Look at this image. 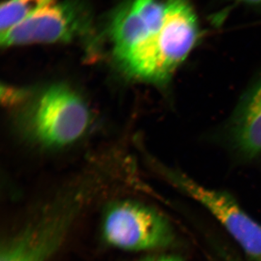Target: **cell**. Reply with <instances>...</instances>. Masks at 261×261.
Masks as SVG:
<instances>
[{
    "instance_id": "8",
    "label": "cell",
    "mask_w": 261,
    "mask_h": 261,
    "mask_svg": "<svg viewBox=\"0 0 261 261\" xmlns=\"http://www.w3.org/2000/svg\"><path fill=\"white\" fill-rule=\"evenodd\" d=\"M55 0H8L0 8L1 34L32 16Z\"/></svg>"
},
{
    "instance_id": "3",
    "label": "cell",
    "mask_w": 261,
    "mask_h": 261,
    "mask_svg": "<svg viewBox=\"0 0 261 261\" xmlns=\"http://www.w3.org/2000/svg\"><path fill=\"white\" fill-rule=\"evenodd\" d=\"M102 232L111 246L132 252L159 250L174 240L165 216L149 206L134 200L116 201L106 207Z\"/></svg>"
},
{
    "instance_id": "7",
    "label": "cell",
    "mask_w": 261,
    "mask_h": 261,
    "mask_svg": "<svg viewBox=\"0 0 261 261\" xmlns=\"http://www.w3.org/2000/svg\"><path fill=\"white\" fill-rule=\"evenodd\" d=\"M232 147L244 158L261 154V79L244 94L228 130Z\"/></svg>"
},
{
    "instance_id": "6",
    "label": "cell",
    "mask_w": 261,
    "mask_h": 261,
    "mask_svg": "<svg viewBox=\"0 0 261 261\" xmlns=\"http://www.w3.org/2000/svg\"><path fill=\"white\" fill-rule=\"evenodd\" d=\"M166 173L173 185L201 204L219 221L247 255L261 261V226L231 195L201 186L182 173Z\"/></svg>"
},
{
    "instance_id": "10",
    "label": "cell",
    "mask_w": 261,
    "mask_h": 261,
    "mask_svg": "<svg viewBox=\"0 0 261 261\" xmlns=\"http://www.w3.org/2000/svg\"><path fill=\"white\" fill-rule=\"evenodd\" d=\"M238 4L244 6L254 8V9H261V0H231Z\"/></svg>"
},
{
    "instance_id": "4",
    "label": "cell",
    "mask_w": 261,
    "mask_h": 261,
    "mask_svg": "<svg viewBox=\"0 0 261 261\" xmlns=\"http://www.w3.org/2000/svg\"><path fill=\"white\" fill-rule=\"evenodd\" d=\"M89 113L83 99L64 85L44 91L33 108L31 129L37 141L48 147L73 143L87 130Z\"/></svg>"
},
{
    "instance_id": "2",
    "label": "cell",
    "mask_w": 261,
    "mask_h": 261,
    "mask_svg": "<svg viewBox=\"0 0 261 261\" xmlns=\"http://www.w3.org/2000/svg\"><path fill=\"white\" fill-rule=\"evenodd\" d=\"M164 22L129 75L142 82L167 83L200 39L198 17L191 0H166Z\"/></svg>"
},
{
    "instance_id": "5",
    "label": "cell",
    "mask_w": 261,
    "mask_h": 261,
    "mask_svg": "<svg viewBox=\"0 0 261 261\" xmlns=\"http://www.w3.org/2000/svg\"><path fill=\"white\" fill-rule=\"evenodd\" d=\"M91 11L82 0H62L39 10L1 34L3 47L70 42L87 32Z\"/></svg>"
},
{
    "instance_id": "1",
    "label": "cell",
    "mask_w": 261,
    "mask_h": 261,
    "mask_svg": "<svg viewBox=\"0 0 261 261\" xmlns=\"http://www.w3.org/2000/svg\"><path fill=\"white\" fill-rule=\"evenodd\" d=\"M87 195L82 190L53 199L2 244L0 261H49L79 217Z\"/></svg>"
},
{
    "instance_id": "9",
    "label": "cell",
    "mask_w": 261,
    "mask_h": 261,
    "mask_svg": "<svg viewBox=\"0 0 261 261\" xmlns=\"http://www.w3.org/2000/svg\"><path fill=\"white\" fill-rule=\"evenodd\" d=\"M138 261H184V260L177 255L161 254V255H149Z\"/></svg>"
}]
</instances>
